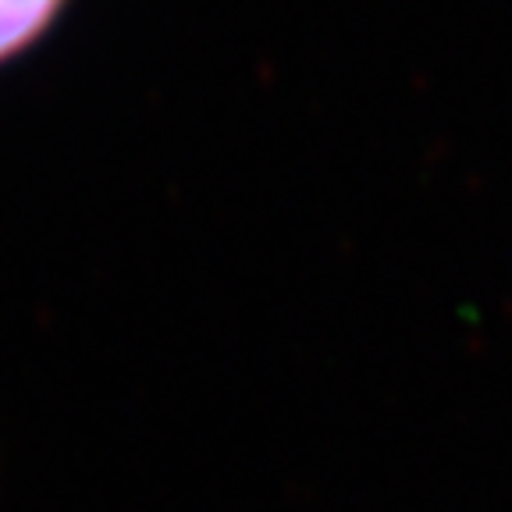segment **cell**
Here are the masks:
<instances>
[{"label":"cell","instance_id":"obj_1","mask_svg":"<svg viewBox=\"0 0 512 512\" xmlns=\"http://www.w3.org/2000/svg\"><path fill=\"white\" fill-rule=\"evenodd\" d=\"M68 0H0V64L25 54L57 22Z\"/></svg>","mask_w":512,"mask_h":512}]
</instances>
